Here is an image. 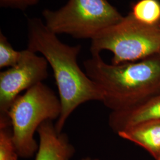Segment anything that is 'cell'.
<instances>
[{"mask_svg":"<svg viewBox=\"0 0 160 160\" xmlns=\"http://www.w3.org/2000/svg\"><path fill=\"white\" fill-rule=\"evenodd\" d=\"M111 52L112 63L135 62L160 52V25L149 26L137 20L129 12L104 29L92 40V53Z\"/></svg>","mask_w":160,"mask_h":160,"instance_id":"obj_4","label":"cell"},{"mask_svg":"<svg viewBox=\"0 0 160 160\" xmlns=\"http://www.w3.org/2000/svg\"></svg>","mask_w":160,"mask_h":160,"instance_id":"obj_14","label":"cell"},{"mask_svg":"<svg viewBox=\"0 0 160 160\" xmlns=\"http://www.w3.org/2000/svg\"><path fill=\"white\" fill-rule=\"evenodd\" d=\"M62 112L59 97L49 87L40 82L20 95L7 112L12 125V139L19 157L29 158L39 148L35 132L46 120L58 119Z\"/></svg>","mask_w":160,"mask_h":160,"instance_id":"obj_3","label":"cell"},{"mask_svg":"<svg viewBox=\"0 0 160 160\" xmlns=\"http://www.w3.org/2000/svg\"><path fill=\"white\" fill-rule=\"evenodd\" d=\"M80 160H100L97 158H92V157H84V158H82Z\"/></svg>","mask_w":160,"mask_h":160,"instance_id":"obj_13","label":"cell"},{"mask_svg":"<svg viewBox=\"0 0 160 160\" xmlns=\"http://www.w3.org/2000/svg\"><path fill=\"white\" fill-rule=\"evenodd\" d=\"M48 62L28 49L22 51L16 65L0 73V116H6L11 105L20 96L47 78Z\"/></svg>","mask_w":160,"mask_h":160,"instance_id":"obj_6","label":"cell"},{"mask_svg":"<svg viewBox=\"0 0 160 160\" xmlns=\"http://www.w3.org/2000/svg\"><path fill=\"white\" fill-rule=\"evenodd\" d=\"M132 16L149 26L160 25V0H139L132 5Z\"/></svg>","mask_w":160,"mask_h":160,"instance_id":"obj_10","label":"cell"},{"mask_svg":"<svg viewBox=\"0 0 160 160\" xmlns=\"http://www.w3.org/2000/svg\"><path fill=\"white\" fill-rule=\"evenodd\" d=\"M117 134L142 147L155 160H160V119L132 126Z\"/></svg>","mask_w":160,"mask_h":160,"instance_id":"obj_9","label":"cell"},{"mask_svg":"<svg viewBox=\"0 0 160 160\" xmlns=\"http://www.w3.org/2000/svg\"><path fill=\"white\" fill-rule=\"evenodd\" d=\"M28 28V49L40 53L53 70L62 106L61 114L55 124L60 133L75 109L88 102H102L103 93L77 63L80 45L63 43L39 18H29Z\"/></svg>","mask_w":160,"mask_h":160,"instance_id":"obj_1","label":"cell"},{"mask_svg":"<svg viewBox=\"0 0 160 160\" xmlns=\"http://www.w3.org/2000/svg\"><path fill=\"white\" fill-rule=\"evenodd\" d=\"M42 16L48 29L55 34L92 40L123 17L108 0H68L56 11L45 9Z\"/></svg>","mask_w":160,"mask_h":160,"instance_id":"obj_5","label":"cell"},{"mask_svg":"<svg viewBox=\"0 0 160 160\" xmlns=\"http://www.w3.org/2000/svg\"><path fill=\"white\" fill-rule=\"evenodd\" d=\"M39 1V0H0V6L24 10L29 7L36 5Z\"/></svg>","mask_w":160,"mask_h":160,"instance_id":"obj_12","label":"cell"},{"mask_svg":"<svg viewBox=\"0 0 160 160\" xmlns=\"http://www.w3.org/2000/svg\"><path fill=\"white\" fill-rule=\"evenodd\" d=\"M37 132L39 135V148L35 160H70L75 149L64 133H58L52 120L43 122Z\"/></svg>","mask_w":160,"mask_h":160,"instance_id":"obj_7","label":"cell"},{"mask_svg":"<svg viewBox=\"0 0 160 160\" xmlns=\"http://www.w3.org/2000/svg\"><path fill=\"white\" fill-rule=\"evenodd\" d=\"M85 72L103 93L112 112L133 107L160 94V52L143 59L118 65L106 63L100 53L84 62Z\"/></svg>","mask_w":160,"mask_h":160,"instance_id":"obj_2","label":"cell"},{"mask_svg":"<svg viewBox=\"0 0 160 160\" xmlns=\"http://www.w3.org/2000/svg\"><path fill=\"white\" fill-rule=\"evenodd\" d=\"M22 55V51L14 49L7 38L0 33V68H12L17 65Z\"/></svg>","mask_w":160,"mask_h":160,"instance_id":"obj_11","label":"cell"},{"mask_svg":"<svg viewBox=\"0 0 160 160\" xmlns=\"http://www.w3.org/2000/svg\"><path fill=\"white\" fill-rule=\"evenodd\" d=\"M158 119H160V94L128 109L112 112L109 125L118 133L132 126Z\"/></svg>","mask_w":160,"mask_h":160,"instance_id":"obj_8","label":"cell"}]
</instances>
